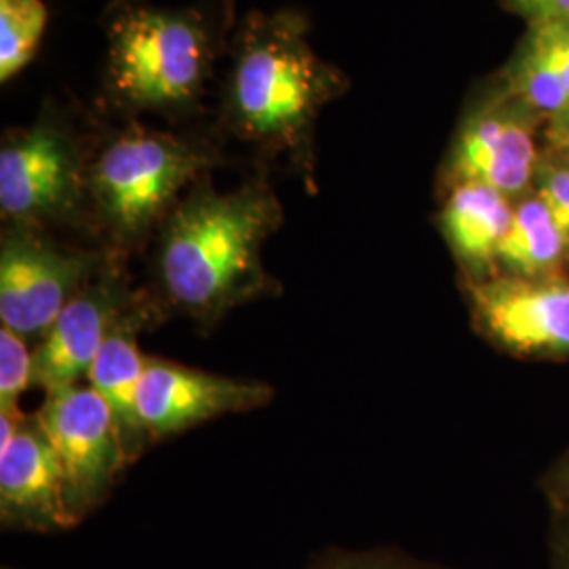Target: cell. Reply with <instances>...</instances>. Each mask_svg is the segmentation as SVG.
<instances>
[{
  "mask_svg": "<svg viewBox=\"0 0 569 569\" xmlns=\"http://www.w3.org/2000/svg\"><path fill=\"white\" fill-rule=\"evenodd\" d=\"M296 9L249 11L232 30L218 121L224 136L262 157H284L315 182V136L323 110L348 89L323 60Z\"/></svg>",
  "mask_w": 569,
  "mask_h": 569,
  "instance_id": "1",
  "label": "cell"
},
{
  "mask_svg": "<svg viewBox=\"0 0 569 569\" xmlns=\"http://www.w3.org/2000/svg\"><path fill=\"white\" fill-rule=\"evenodd\" d=\"M283 207L262 176L220 192L197 183L157 230L154 268L164 300L199 321L274 289L262 247Z\"/></svg>",
  "mask_w": 569,
  "mask_h": 569,
  "instance_id": "2",
  "label": "cell"
},
{
  "mask_svg": "<svg viewBox=\"0 0 569 569\" xmlns=\"http://www.w3.org/2000/svg\"><path fill=\"white\" fill-rule=\"evenodd\" d=\"M222 7H161L150 0H110L103 11L102 100L122 121L192 119L234 26Z\"/></svg>",
  "mask_w": 569,
  "mask_h": 569,
  "instance_id": "3",
  "label": "cell"
},
{
  "mask_svg": "<svg viewBox=\"0 0 569 569\" xmlns=\"http://www.w3.org/2000/svg\"><path fill=\"white\" fill-rule=\"evenodd\" d=\"M220 163L207 140L124 121L96 142L89 167L91 224L121 256L146 243L176 204Z\"/></svg>",
  "mask_w": 569,
  "mask_h": 569,
  "instance_id": "4",
  "label": "cell"
},
{
  "mask_svg": "<svg viewBox=\"0 0 569 569\" xmlns=\"http://www.w3.org/2000/svg\"><path fill=\"white\" fill-rule=\"evenodd\" d=\"M96 142L53 103L4 133L0 143V216L4 226L81 224L91 220L89 167Z\"/></svg>",
  "mask_w": 569,
  "mask_h": 569,
  "instance_id": "5",
  "label": "cell"
},
{
  "mask_svg": "<svg viewBox=\"0 0 569 569\" xmlns=\"http://www.w3.org/2000/svg\"><path fill=\"white\" fill-rule=\"evenodd\" d=\"M100 266V256L58 243L47 230L4 226L0 243L2 327L21 338L44 336Z\"/></svg>",
  "mask_w": 569,
  "mask_h": 569,
  "instance_id": "6",
  "label": "cell"
},
{
  "mask_svg": "<svg viewBox=\"0 0 569 569\" xmlns=\"http://www.w3.org/2000/svg\"><path fill=\"white\" fill-rule=\"evenodd\" d=\"M60 460L66 507L77 523L129 462L112 409L91 387H70L53 395L37 413Z\"/></svg>",
  "mask_w": 569,
  "mask_h": 569,
  "instance_id": "7",
  "label": "cell"
},
{
  "mask_svg": "<svg viewBox=\"0 0 569 569\" xmlns=\"http://www.w3.org/2000/svg\"><path fill=\"white\" fill-rule=\"evenodd\" d=\"M477 327L491 342L526 357H568L569 279L496 274L467 281Z\"/></svg>",
  "mask_w": 569,
  "mask_h": 569,
  "instance_id": "8",
  "label": "cell"
},
{
  "mask_svg": "<svg viewBox=\"0 0 569 569\" xmlns=\"http://www.w3.org/2000/svg\"><path fill=\"white\" fill-rule=\"evenodd\" d=\"M129 291L110 266L96 274L61 310L34 350V387L47 395L77 387L98 359L103 342L129 308Z\"/></svg>",
  "mask_w": 569,
  "mask_h": 569,
  "instance_id": "9",
  "label": "cell"
},
{
  "mask_svg": "<svg viewBox=\"0 0 569 569\" xmlns=\"http://www.w3.org/2000/svg\"><path fill=\"white\" fill-rule=\"evenodd\" d=\"M270 397L272 388L262 382H243L146 359L138 407L148 439H163L224 413L262 407Z\"/></svg>",
  "mask_w": 569,
  "mask_h": 569,
  "instance_id": "10",
  "label": "cell"
},
{
  "mask_svg": "<svg viewBox=\"0 0 569 569\" xmlns=\"http://www.w3.org/2000/svg\"><path fill=\"white\" fill-rule=\"evenodd\" d=\"M538 150L523 112L488 106L468 114L458 129L446 164L448 188L483 183L509 199L523 194L536 180Z\"/></svg>",
  "mask_w": 569,
  "mask_h": 569,
  "instance_id": "11",
  "label": "cell"
},
{
  "mask_svg": "<svg viewBox=\"0 0 569 569\" xmlns=\"http://www.w3.org/2000/svg\"><path fill=\"white\" fill-rule=\"evenodd\" d=\"M0 512L9 526H74L61 477L60 460L37 418L21 422L11 446L0 451Z\"/></svg>",
  "mask_w": 569,
  "mask_h": 569,
  "instance_id": "12",
  "label": "cell"
},
{
  "mask_svg": "<svg viewBox=\"0 0 569 569\" xmlns=\"http://www.w3.org/2000/svg\"><path fill=\"white\" fill-rule=\"evenodd\" d=\"M512 213L509 197L489 186L458 183L449 188L439 226L468 281L500 274L498 251L509 232Z\"/></svg>",
  "mask_w": 569,
  "mask_h": 569,
  "instance_id": "13",
  "label": "cell"
},
{
  "mask_svg": "<svg viewBox=\"0 0 569 569\" xmlns=\"http://www.w3.org/2000/svg\"><path fill=\"white\" fill-rule=\"evenodd\" d=\"M142 315L131 312L122 319L117 329L103 342L98 359L87 371L89 387L102 395L103 401L112 409L122 448L129 460L138 458L148 439L140 420V387H142L146 359L138 350V329Z\"/></svg>",
  "mask_w": 569,
  "mask_h": 569,
  "instance_id": "14",
  "label": "cell"
},
{
  "mask_svg": "<svg viewBox=\"0 0 569 569\" xmlns=\"http://www.w3.org/2000/svg\"><path fill=\"white\" fill-rule=\"evenodd\" d=\"M568 258V247L549 207L538 194L526 199L515 209L509 232L500 244V274L521 279L557 277Z\"/></svg>",
  "mask_w": 569,
  "mask_h": 569,
  "instance_id": "15",
  "label": "cell"
},
{
  "mask_svg": "<svg viewBox=\"0 0 569 569\" xmlns=\"http://www.w3.org/2000/svg\"><path fill=\"white\" fill-rule=\"evenodd\" d=\"M517 98L531 112L549 121V136L559 146L568 121V91L549 41L540 28H531L517 63L510 70Z\"/></svg>",
  "mask_w": 569,
  "mask_h": 569,
  "instance_id": "16",
  "label": "cell"
},
{
  "mask_svg": "<svg viewBox=\"0 0 569 569\" xmlns=\"http://www.w3.org/2000/svg\"><path fill=\"white\" fill-rule=\"evenodd\" d=\"M49 26L42 0H0V82L23 72L39 53Z\"/></svg>",
  "mask_w": 569,
  "mask_h": 569,
  "instance_id": "17",
  "label": "cell"
},
{
  "mask_svg": "<svg viewBox=\"0 0 569 569\" xmlns=\"http://www.w3.org/2000/svg\"><path fill=\"white\" fill-rule=\"evenodd\" d=\"M34 352L16 331L0 329V413H18V399L32 382Z\"/></svg>",
  "mask_w": 569,
  "mask_h": 569,
  "instance_id": "18",
  "label": "cell"
},
{
  "mask_svg": "<svg viewBox=\"0 0 569 569\" xmlns=\"http://www.w3.org/2000/svg\"><path fill=\"white\" fill-rule=\"evenodd\" d=\"M536 194L549 207L561 230L569 256V164L540 163L536 171Z\"/></svg>",
  "mask_w": 569,
  "mask_h": 569,
  "instance_id": "19",
  "label": "cell"
},
{
  "mask_svg": "<svg viewBox=\"0 0 569 569\" xmlns=\"http://www.w3.org/2000/svg\"><path fill=\"white\" fill-rule=\"evenodd\" d=\"M510 7L536 26L569 23V0H507Z\"/></svg>",
  "mask_w": 569,
  "mask_h": 569,
  "instance_id": "20",
  "label": "cell"
},
{
  "mask_svg": "<svg viewBox=\"0 0 569 569\" xmlns=\"http://www.w3.org/2000/svg\"><path fill=\"white\" fill-rule=\"evenodd\" d=\"M536 28H540L545 32L550 49L555 53V60L559 63L566 91H568V121L563 127V136H561L559 146L569 148V23H550V26H536Z\"/></svg>",
  "mask_w": 569,
  "mask_h": 569,
  "instance_id": "21",
  "label": "cell"
},
{
  "mask_svg": "<svg viewBox=\"0 0 569 569\" xmlns=\"http://www.w3.org/2000/svg\"><path fill=\"white\" fill-rule=\"evenodd\" d=\"M331 569H399L395 566H385V563H376V561H345L338 563L336 568Z\"/></svg>",
  "mask_w": 569,
  "mask_h": 569,
  "instance_id": "22",
  "label": "cell"
},
{
  "mask_svg": "<svg viewBox=\"0 0 569 569\" xmlns=\"http://www.w3.org/2000/svg\"><path fill=\"white\" fill-rule=\"evenodd\" d=\"M559 568L569 569V528L561 540V555H559Z\"/></svg>",
  "mask_w": 569,
  "mask_h": 569,
  "instance_id": "23",
  "label": "cell"
},
{
  "mask_svg": "<svg viewBox=\"0 0 569 569\" xmlns=\"http://www.w3.org/2000/svg\"><path fill=\"white\" fill-rule=\"evenodd\" d=\"M561 479H563V483L569 488V458L566 460V467L561 470Z\"/></svg>",
  "mask_w": 569,
  "mask_h": 569,
  "instance_id": "24",
  "label": "cell"
},
{
  "mask_svg": "<svg viewBox=\"0 0 569 569\" xmlns=\"http://www.w3.org/2000/svg\"><path fill=\"white\" fill-rule=\"evenodd\" d=\"M568 164H569V148H568Z\"/></svg>",
  "mask_w": 569,
  "mask_h": 569,
  "instance_id": "25",
  "label": "cell"
}]
</instances>
